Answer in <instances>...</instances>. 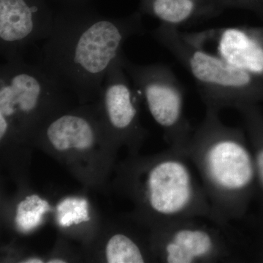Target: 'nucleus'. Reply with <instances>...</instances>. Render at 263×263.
<instances>
[{
  "instance_id": "obj_5",
  "label": "nucleus",
  "mask_w": 263,
  "mask_h": 263,
  "mask_svg": "<svg viewBox=\"0 0 263 263\" xmlns=\"http://www.w3.org/2000/svg\"><path fill=\"white\" fill-rule=\"evenodd\" d=\"M67 91L37 65L23 60L0 67V139L40 133L65 111Z\"/></svg>"
},
{
  "instance_id": "obj_4",
  "label": "nucleus",
  "mask_w": 263,
  "mask_h": 263,
  "mask_svg": "<svg viewBox=\"0 0 263 263\" xmlns=\"http://www.w3.org/2000/svg\"><path fill=\"white\" fill-rule=\"evenodd\" d=\"M152 36L188 71L205 109H224L263 102V80L189 43L179 29L160 24Z\"/></svg>"
},
{
  "instance_id": "obj_1",
  "label": "nucleus",
  "mask_w": 263,
  "mask_h": 263,
  "mask_svg": "<svg viewBox=\"0 0 263 263\" xmlns=\"http://www.w3.org/2000/svg\"><path fill=\"white\" fill-rule=\"evenodd\" d=\"M146 32L140 13L124 18L67 12L57 15L36 65L81 103L98 99L123 46Z\"/></svg>"
},
{
  "instance_id": "obj_9",
  "label": "nucleus",
  "mask_w": 263,
  "mask_h": 263,
  "mask_svg": "<svg viewBox=\"0 0 263 263\" xmlns=\"http://www.w3.org/2000/svg\"><path fill=\"white\" fill-rule=\"evenodd\" d=\"M120 54L105 76L98 98L99 115L103 132L110 131L121 139L137 145L145 134L140 123V95L123 68Z\"/></svg>"
},
{
  "instance_id": "obj_10",
  "label": "nucleus",
  "mask_w": 263,
  "mask_h": 263,
  "mask_svg": "<svg viewBox=\"0 0 263 263\" xmlns=\"http://www.w3.org/2000/svg\"><path fill=\"white\" fill-rule=\"evenodd\" d=\"M193 46L263 80V26H235L182 32Z\"/></svg>"
},
{
  "instance_id": "obj_3",
  "label": "nucleus",
  "mask_w": 263,
  "mask_h": 263,
  "mask_svg": "<svg viewBox=\"0 0 263 263\" xmlns=\"http://www.w3.org/2000/svg\"><path fill=\"white\" fill-rule=\"evenodd\" d=\"M185 150L171 148L136 162L129 184L143 221L157 228L193 217L211 219V205Z\"/></svg>"
},
{
  "instance_id": "obj_16",
  "label": "nucleus",
  "mask_w": 263,
  "mask_h": 263,
  "mask_svg": "<svg viewBox=\"0 0 263 263\" xmlns=\"http://www.w3.org/2000/svg\"><path fill=\"white\" fill-rule=\"evenodd\" d=\"M23 263H43V259L40 258H36V257H31V258H27L22 261Z\"/></svg>"
},
{
  "instance_id": "obj_6",
  "label": "nucleus",
  "mask_w": 263,
  "mask_h": 263,
  "mask_svg": "<svg viewBox=\"0 0 263 263\" xmlns=\"http://www.w3.org/2000/svg\"><path fill=\"white\" fill-rule=\"evenodd\" d=\"M229 227L209 218L193 217L152 228V255L167 263L238 260L239 241Z\"/></svg>"
},
{
  "instance_id": "obj_13",
  "label": "nucleus",
  "mask_w": 263,
  "mask_h": 263,
  "mask_svg": "<svg viewBox=\"0 0 263 263\" xmlns=\"http://www.w3.org/2000/svg\"><path fill=\"white\" fill-rule=\"evenodd\" d=\"M238 110L252 146L257 183L263 192V115L257 104L245 105Z\"/></svg>"
},
{
  "instance_id": "obj_8",
  "label": "nucleus",
  "mask_w": 263,
  "mask_h": 263,
  "mask_svg": "<svg viewBox=\"0 0 263 263\" xmlns=\"http://www.w3.org/2000/svg\"><path fill=\"white\" fill-rule=\"evenodd\" d=\"M54 24L41 0H0V53L5 62L23 60L26 49L44 41Z\"/></svg>"
},
{
  "instance_id": "obj_15",
  "label": "nucleus",
  "mask_w": 263,
  "mask_h": 263,
  "mask_svg": "<svg viewBox=\"0 0 263 263\" xmlns=\"http://www.w3.org/2000/svg\"><path fill=\"white\" fill-rule=\"evenodd\" d=\"M219 2L224 10H245L263 19V0H219Z\"/></svg>"
},
{
  "instance_id": "obj_7",
  "label": "nucleus",
  "mask_w": 263,
  "mask_h": 263,
  "mask_svg": "<svg viewBox=\"0 0 263 263\" xmlns=\"http://www.w3.org/2000/svg\"><path fill=\"white\" fill-rule=\"evenodd\" d=\"M120 60L154 120L163 130L171 148L186 149L194 129L185 112L184 90L174 71L160 62L134 63L124 51Z\"/></svg>"
},
{
  "instance_id": "obj_17",
  "label": "nucleus",
  "mask_w": 263,
  "mask_h": 263,
  "mask_svg": "<svg viewBox=\"0 0 263 263\" xmlns=\"http://www.w3.org/2000/svg\"><path fill=\"white\" fill-rule=\"evenodd\" d=\"M48 263H65L67 262V261H65V259L61 258H53L48 259L47 261Z\"/></svg>"
},
{
  "instance_id": "obj_12",
  "label": "nucleus",
  "mask_w": 263,
  "mask_h": 263,
  "mask_svg": "<svg viewBox=\"0 0 263 263\" xmlns=\"http://www.w3.org/2000/svg\"><path fill=\"white\" fill-rule=\"evenodd\" d=\"M141 12L179 29L220 15L223 10L197 0H141Z\"/></svg>"
},
{
  "instance_id": "obj_2",
  "label": "nucleus",
  "mask_w": 263,
  "mask_h": 263,
  "mask_svg": "<svg viewBox=\"0 0 263 263\" xmlns=\"http://www.w3.org/2000/svg\"><path fill=\"white\" fill-rule=\"evenodd\" d=\"M220 112L205 109L185 152L201 180L211 205V219L230 226L245 216L257 183L247 135L227 125Z\"/></svg>"
},
{
  "instance_id": "obj_14",
  "label": "nucleus",
  "mask_w": 263,
  "mask_h": 263,
  "mask_svg": "<svg viewBox=\"0 0 263 263\" xmlns=\"http://www.w3.org/2000/svg\"><path fill=\"white\" fill-rule=\"evenodd\" d=\"M146 250L139 242L122 233L113 235L105 247L108 263H143L146 262Z\"/></svg>"
},
{
  "instance_id": "obj_11",
  "label": "nucleus",
  "mask_w": 263,
  "mask_h": 263,
  "mask_svg": "<svg viewBox=\"0 0 263 263\" xmlns=\"http://www.w3.org/2000/svg\"><path fill=\"white\" fill-rule=\"evenodd\" d=\"M103 131L98 105L64 111L49 121L40 131L59 152H86L95 146Z\"/></svg>"
}]
</instances>
